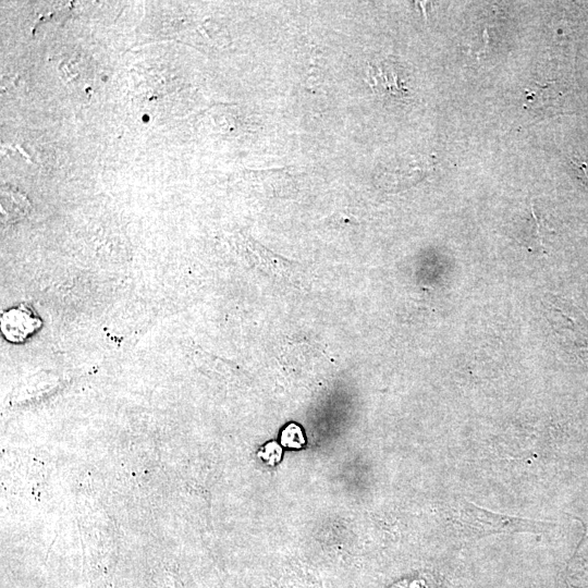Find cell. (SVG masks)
<instances>
[{
    "instance_id": "3",
    "label": "cell",
    "mask_w": 588,
    "mask_h": 588,
    "mask_svg": "<svg viewBox=\"0 0 588 588\" xmlns=\"http://www.w3.org/2000/svg\"><path fill=\"white\" fill-rule=\"evenodd\" d=\"M287 430L292 436H290L287 432L284 431L282 436L283 444L291 446L292 439H293V446H301V444H303L304 442L303 437L301 436V430L294 425L289 427Z\"/></svg>"
},
{
    "instance_id": "1",
    "label": "cell",
    "mask_w": 588,
    "mask_h": 588,
    "mask_svg": "<svg viewBox=\"0 0 588 588\" xmlns=\"http://www.w3.org/2000/svg\"><path fill=\"white\" fill-rule=\"evenodd\" d=\"M457 523L463 532L474 539L498 534H539L551 526L550 523L543 520L492 512L465 500Z\"/></svg>"
},
{
    "instance_id": "2",
    "label": "cell",
    "mask_w": 588,
    "mask_h": 588,
    "mask_svg": "<svg viewBox=\"0 0 588 588\" xmlns=\"http://www.w3.org/2000/svg\"><path fill=\"white\" fill-rule=\"evenodd\" d=\"M40 326V320L25 305L12 308L1 319L2 333L12 342H22Z\"/></svg>"
}]
</instances>
